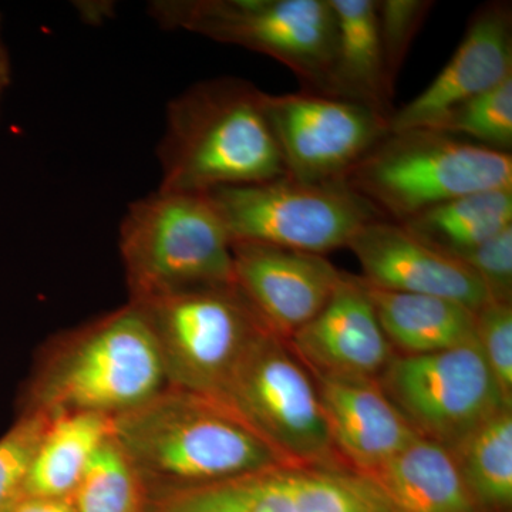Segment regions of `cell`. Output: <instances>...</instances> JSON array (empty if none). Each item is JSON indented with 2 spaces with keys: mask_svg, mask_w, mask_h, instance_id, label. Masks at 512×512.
I'll return each instance as SVG.
<instances>
[{
  "mask_svg": "<svg viewBox=\"0 0 512 512\" xmlns=\"http://www.w3.org/2000/svg\"><path fill=\"white\" fill-rule=\"evenodd\" d=\"M111 437L147 501L286 463L217 400L171 386L111 417Z\"/></svg>",
  "mask_w": 512,
  "mask_h": 512,
  "instance_id": "6da1fadb",
  "label": "cell"
},
{
  "mask_svg": "<svg viewBox=\"0 0 512 512\" xmlns=\"http://www.w3.org/2000/svg\"><path fill=\"white\" fill-rule=\"evenodd\" d=\"M264 93L239 77L188 87L170 101L158 144V190L208 194L286 177Z\"/></svg>",
  "mask_w": 512,
  "mask_h": 512,
  "instance_id": "7a4b0ae2",
  "label": "cell"
},
{
  "mask_svg": "<svg viewBox=\"0 0 512 512\" xmlns=\"http://www.w3.org/2000/svg\"><path fill=\"white\" fill-rule=\"evenodd\" d=\"M49 348L30 379L22 412L50 419L72 413L116 417L168 386L153 330L133 302L64 333Z\"/></svg>",
  "mask_w": 512,
  "mask_h": 512,
  "instance_id": "3957f363",
  "label": "cell"
},
{
  "mask_svg": "<svg viewBox=\"0 0 512 512\" xmlns=\"http://www.w3.org/2000/svg\"><path fill=\"white\" fill-rule=\"evenodd\" d=\"M119 245L130 302L235 285L231 237L207 194L157 190L131 202Z\"/></svg>",
  "mask_w": 512,
  "mask_h": 512,
  "instance_id": "277c9868",
  "label": "cell"
},
{
  "mask_svg": "<svg viewBox=\"0 0 512 512\" xmlns=\"http://www.w3.org/2000/svg\"><path fill=\"white\" fill-rule=\"evenodd\" d=\"M345 183L402 224L453 198L512 188V156L431 128L389 131Z\"/></svg>",
  "mask_w": 512,
  "mask_h": 512,
  "instance_id": "5b68a950",
  "label": "cell"
},
{
  "mask_svg": "<svg viewBox=\"0 0 512 512\" xmlns=\"http://www.w3.org/2000/svg\"><path fill=\"white\" fill-rule=\"evenodd\" d=\"M150 15L163 29L272 57L302 90L325 92L338 39L329 0H158Z\"/></svg>",
  "mask_w": 512,
  "mask_h": 512,
  "instance_id": "8992f818",
  "label": "cell"
},
{
  "mask_svg": "<svg viewBox=\"0 0 512 512\" xmlns=\"http://www.w3.org/2000/svg\"><path fill=\"white\" fill-rule=\"evenodd\" d=\"M215 400L286 463H343L312 373L288 340L268 328L252 340Z\"/></svg>",
  "mask_w": 512,
  "mask_h": 512,
  "instance_id": "52a82bcc",
  "label": "cell"
},
{
  "mask_svg": "<svg viewBox=\"0 0 512 512\" xmlns=\"http://www.w3.org/2000/svg\"><path fill=\"white\" fill-rule=\"evenodd\" d=\"M133 303L153 330L168 386L214 400L252 340L266 328L235 285Z\"/></svg>",
  "mask_w": 512,
  "mask_h": 512,
  "instance_id": "ba28073f",
  "label": "cell"
},
{
  "mask_svg": "<svg viewBox=\"0 0 512 512\" xmlns=\"http://www.w3.org/2000/svg\"><path fill=\"white\" fill-rule=\"evenodd\" d=\"M232 244L255 242L323 255L348 247L383 218L345 181L303 184L289 177L208 192Z\"/></svg>",
  "mask_w": 512,
  "mask_h": 512,
  "instance_id": "9c48e42d",
  "label": "cell"
},
{
  "mask_svg": "<svg viewBox=\"0 0 512 512\" xmlns=\"http://www.w3.org/2000/svg\"><path fill=\"white\" fill-rule=\"evenodd\" d=\"M377 383L417 436L450 451L512 406L477 343L430 355H394Z\"/></svg>",
  "mask_w": 512,
  "mask_h": 512,
  "instance_id": "30bf717a",
  "label": "cell"
},
{
  "mask_svg": "<svg viewBox=\"0 0 512 512\" xmlns=\"http://www.w3.org/2000/svg\"><path fill=\"white\" fill-rule=\"evenodd\" d=\"M146 512L397 511L372 478L346 463H285L151 498Z\"/></svg>",
  "mask_w": 512,
  "mask_h": 512,
  "instance_id": "8fae6325",
  "label": "cell"
},
{
  "mask_svg": "<svg viewBox=\"0 0 512 512\" xmlns=\"http://www.w3.org/2000/svg\"><path fill=\"white\" fill-rule=\"evenodd\" d=\"M264 110L286 177L303 184L345 181L389 133L376 111L308 90L264 93Z\"/></svg>",
  "mask_w": 512,
  "mask_h": 512,
  "instance_id": "7c38bea8",
  "label": "cell"
},
{
  "mask_svg": "<svg viewBox=\"0 0 512 512\" xmlns=\"http://www.w3.org/2000/svg\"><path fill=\"white\" fill-rule=\"evenodd\" d=\"M235 286L262 323L289 340L328 303L342 272L323 255L234 242Z\"/></svg>",
  "mask_w": 512,
  "mask_h": 512,
  "instance_id": "4fadbf2b",
  "label": "cell"
},
{
  "mask_svg": "<svg viewBox=\"0 0 512 512\" xmlns=\"http://www.w3.org/2000/svg\"><path fill=\"white\" fill-rule=\"evenodd\" d=\"M288 343L312 375L333 379L377 382L396 355L362 279L345 272L325 308Z\"/></svg>",
  "mask_w": 512,
  "mask_h": 512,
  "instance_id": "5bb4252c",
  "label": "cell"
},
{
  "mask_svg": "<svg viewBox=\"0 0 512 512\" xmlns=\"http://www.w3.org/2000/svg\"><path fill=\"white\" fill-rule=\"evenodd\" d=\"M346 248L362 266L360 278L375 288L440 296L473 312L490 301L470 269L421 241L399 222L384 218L367 222Z\"/></svg>",
  "mask_w": 512,
  "mask_h": 512,
  "instance_id": "9a60e30c",
  "label": "cell"
},
{
  "mask_svg": "<svg viewBox=\"0 0 512 512\" xmlns=\"http://www.w3.org/2000/svg\"><path fill=\"white\" fill-rule=\"evenodd\" d=\"M512 77V6H478L456 52L433 82L402 109L394 110L389 131L429 127L444 113Z\"/></svg>",
  "mask_w": 512,
  "mask_h": 512,
  "instance_id": "2e32d148",
  "label": "cell"
},
{
  "mask_svg": "<svg viewBox=\"0 0 512 512\" xmlns=\"http://www.w3.org/2000/svg\"><path fill=\"white\" fill-rule=\"evenodd\" d=\"M312 376L336 453L360 473H373L419 437L379 383Z\"/></svg>",
  "mask_w": 512,
  "mask_h": 512,
  "instance_id": "e0dca14e",
  "label": "cell"
},
{
  "mask_svg": "<svg viewBox=\"0 0 512 512\" xmlns=\"http://www.w3.org/2000/svg\"><path fill=\"white\" fill-rule=\"evenodd\" d=\"M338 25L335 56L323 94L362 104L390 120L394 84L387 76L376 0H329Z\"/></svg>",
  "mask_w": 512,
  "mask_h": 512,
  "instance_id": "ac0fdd59",
  "label": "cell"
},
{
  "mask_svg": "<svg viewBox=\"0 0 512 512\" xmlns=\"http://www.w3.org/2000/svg\"><path fill=\"white\" fill-rule=\"evenodd\" d=\"M367 476L397 512H483L453 453L421 437Z\"/></svg>",
  "mask_w": 512,
  "mask_h": 512,
  "instance_id": "d6986e66",
  "label": "cell"
},
{
  "mask_svg": "<svg viewBox=\"0 0 512 512\" xmlns=\"http://www.w3.org/2000/svg\"><path fill=\"white\" fill-rule=\"evenodd\" d=\"M362 282L396 355H430L476 343V315L467 306L440 296L384 291Z\"/></svg>",
  "mask_w": 512,
  "mask_h": 512,
  "instance_id": "ffe728a7",
  "label": "cell"
},
{
  "mask_svg": "<svg viewBox=\"0 0 512 512\" xmlns=\"http://www.w3.org/2000/svg\"><path fill=\"white\" fill-rule=\"evenodd\" d=\"M111 436V417L92 413L53 417L30 466L26 495L72 498L101 444Z\"/></svg>",
  "mask_w": 512,
  "mask_h": 512,
  "instance_id": "44dd1931",
  "label": "cell"
},
{
  "mask_svg": "<svg viewBox=\"0 0 512 512\" xmlns=\"http://www.w3.org/2000/svg\"><path fill=\"white\" fill-rule=\"evenodd\" d=\"M402 225L444 254H460L512 225V188L453 198L414 215Z\"/></svg>",
  "mask_w": 512,
  "mask_h": 512,
  "instance_id": "7402d4cb",
  "label": "cell"
},
{
  "mask_svg": "<svg viewBox=\"0 0 512 512\" xmlns=\"http://www.w3.org/2000/svg\"><path fill=\"white\" fill-rule=\"evenodd\" d=\"M451 453L481 511H511L512 406L490 417Z\"/></svg>",
  "mask_w": 512,
  "mask_h": 512,
  "instance_id": "603a6c76",
  "label": "cell"
},
{
  "mask_svg": "<svg viewBox=\"0 0 512 512\" xmlns=\"http://www.w3.org/2000/svg\"><path fill=\"white\" fill-rule=\"evenodd\" d=\"M70 500L76 512H146L147 507L136 470L111 436L90 460Z\"/></svg>",
  "mask_w": 512,
  "mask_h": 512,
  "instance_id": "cb8c5ba5",
  "label": "cell"
},
{
  "mask_svg": "<svg viewBox=\"0 0 512 512\" xmlns=\"http://www.w3.org/2000/svg\"><path fill=\"white\" fill-rule=\"evenodd\" d=\"M501 153L512 148V77L463 101L429 127Z\"/></svg>",
  "mask_w": 512,
  "mask_h": 512,
  "instance_id": "d4e9b609",
  "label": "cell"
},
{
  "mask_svg": "<svg viewBox=\"0 0 512 512\" xmlns=\"http://www.w3.org/2000/svg\"><path fill=\"white\" fill-rule=\"evenodd\" d=\"M50 420L43 413L22 412L0 437V512L12 511L26 497L30 466Z\"/></svg>",
  "mask_w": 512,
  "mask_h": 512,
  "instance_id": "484cf974",
  "label": "cell"
},
{
  "mask_svg": "<svg viewBox=\"0 0 512 512\" xmlns=\"http://www.w3.org/2000/svg\"><path fill=\"white\" fill-rule=\"evenodd\" d=\"M434 5L436 2L430 0H377V29L384 66L393 84Z\"/></svg>",
  "mask_w": 512,
  "mask_h": 512,
  "instance_id": "4316f807",
  "label": "cell"
},
{
  "mask_svg": "<svg viewBox=\"0 0 512 512\" xmlns=\"http://www.w3.org/2000/svg\"><path fill=\"white\" fill-rule=\"evenodd\" d=\"M476 315V343L485 363L512 400V302L488 301Z\"/></svg>",
  "mask_w": 512,
  "mask_h": 512,
  "instance_id": "83f0119b",
  "label": "cell"
},
{
  "mask_svg": "<svg viewBox=\"0 0 512 512\" xmlns=\"http://www.w3.org/2000/svg\"><path fill=\"white\" fill-rule=\"evenodd\" d=\"M451 256L477 276L491 301L512 302V225L483 244Z\"/></svg>",
  "mask_w": 512,
  "mask_h": 512,
  "instance_id": "f1b7e54d",
  "label": "cell"
},
{
  "mask_svg": "<svg viewBox=\"0 0 512 512\" xmlns=\"http://www.w3.org/2000/svg\"><path fill=\"white\" fill-rule=\"evenodd\" d=\"M10 512H76L70 498H43L26 495Z\"/></svg>",
  "mask_w": 512,
  "mask_h": 512,
  "instance_id": "f546056e",
  "label": "cell"
},
{
  "mask_svg": "<svg viewBox=\"0 0 512 512\" xmlns=\"http://www.w3.org/2000/svg\"><path fill=\"white\" fill-rule=\"evenodd\" d=\"M10 80H12V66H10L8 49L3 42L2 23H0V97L8 89Z\"/></svg>",
  "mask_w": 512,
  "mask_h": 512,
  "instance_id": "4dcf8cb0",
  "label": "cell"
}]
</instances>
